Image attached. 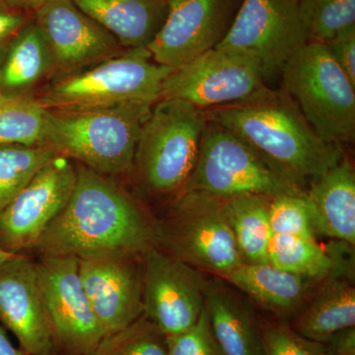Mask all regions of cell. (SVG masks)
<instances>
[{
	"label": "cell",
	"instance_id": "obj_1",
	"mask_svg": "<svg viewBox=\"0 0 355 355\" xmlns=\"http://www.w3.org/2000/svg\"><path fill=\"white\" fill-rule=\"evenodd\" d=\"M69 202L34 250L78 260L135 256L155 246V220L113 177L76 163Z\"/></svg>",
	"mask_w": 355,
	"mask_h": 355
},
{
	"label": "cell",
	"instance_id": "obj_2",
	"mask_svg": "<svg viewBox=\"0 0 355 355\" xmlns=\"http://www.w3.org/2000/svg\"><path fill=\"white\" fill-rule=\"evenodd\" d=\"M205 112L207 120L302 183L322 176L343 157L342 147L322 139L284 90L268 87L246 101Z\"/></svg>",
	"mask_w": 355,
	"mask_h": 355
},
{
	"label": "cell",
	"instance_id": "obj_3",
	"mask_svg": "<svg viewBox=\"0 0 355 355\" xmlns=\"http://www.w3.org/2000/svg\"><path fill=\"white\" fill-rule=\"evenodd\" d=\"M153 105L130 103L85 111L49 110L44 144L58 155L107 176L132 174L140 132Z\"/></svg>",
	"mask_w": 355,
	"mask_h": 355
},
{
	"label": "cell",
	"instance_id": "obj_4",
	"mask_svg": "<svg viewBox=\"0 0 355 355\" xmlns=\"http://www.w3.org/2000/svg\"><path fill=\"white\" fill-rule=\"evenodd\" d=\"M154 62L147 48L121 55L67 76L55 77L34 97L50 111H85L130 103L155 104L173 71Z\"/></svg>",
	"mask_w": 355,
	"mask_h": 355
},
{
	"label": "cell",
	"instance_id": "obj_5",
	"mask_svg": "<svg viewBox=\"0 0 355 355\" xmlns=\"http://www.w3.org/2000/svg\"><path fill=\"white\" fill-rule=\"evenodd\" d=\"M207 118L203 110L180 99L158 100L142 125L133 172L155 195L183 190L197 164Z\"/></svg>",
	"mask_w": 355,
	"mask_h": 355
},
{
	"label": "cell",
	"instance_id": "obj_6",
	"mask_svg": "<svg viewBox=\"0 0 355 355\" xmlns=\"http://www.w3.org/2000/svg\"><path fill=\"white\" fill-rule=\"evenodd\" d=\"M155 247L198 270L220 277L244 263L225 198L181 191L155 220Z\"/></svg>",
	"mask_w": 355,
	"mask_h": 355
},
{
	"label": "cell",
	"instance_id": "obj_7",
	"mask_svg": "<svg viewBox=\"0 0 355 355\" xmlns=\"http://www.w3.org/2000/svg\"><path fill=\"white\" fill-rule=\"evenodd\" d=\"M182 191L220 198L305 195L304 183L216 121L207 120L197 164ZM180 193V191H179Z\"/></svg>",
	"mask_w": 355,
	"mask_h": 355
},
{
	"label": "cell",
	"instance_id": "obj_8",
	"mask_svg": "<svg viewBox=\"0 0 355 355\" xmlns=\"http://www.w3.org/2000/svg\"><path fill=\"white\" fill-rule=\"evenodd\" d=\"M284 90L322 139L342 146L355 139V85L326 44L308 42L284 65Z\"/></svg>",
	"mask_w": 355,
	"mask_h": 355
},
{
	"label": "cell",
	"instance_id": "obj_9",
	"mask_svg": "<svg viewBox=\"0 0 355 355\" xmlns=\"http://www.w3.org/2000/svg\"><path fill=\"white\" fill-rule=\"evenodd\" d=\"M261 65L236 51L214 48L174 69L163 83L161 99H180L207 110L251 99L268 88Z\"/></svg>",
	"mask_w": 355,
	"mask_h": 355
},
{
	"label": "cell",
	"instance_id": "obj_10",
	"mask_svg": "<svg viewBox=\"0 0 355 355\" xmlns=\"http://www.w3.org/2000/svg\"><path fill=\"white\" fill-rule=\"evenodd\" d=\"M307 43L299 0H242L227 35L216 48L254 58L268 80L282 73Z\"/></svg>",
	"mask_w": 355,
	"mask_h": 355
},
{
	"label": "cell",
	"instance_id": "obj_11",
	"mask_svg": "<svg viewBox=\"0 0 355 355\" xmlns=\"http://www.w3.org/2000/svg\"><path fill=\"white\" fill-rule=\"evenodd\" d=\"M36 261L58 354H92L104 336L84 289L78 259L39 256Z\"/></svg>",
	"mask_w": 355,
	"mask_h": 355
},
{
	"label": "cell",
	"instance_id": "obj_12",
	"mask_svg": "<svg viewBox=\"0 0 355 355\" xmlns=\"http://www.w3.org/2000/svg\"><path fill=\"white\" fill-rule=\"evenodd\" d=\"M76 182V164L55 155L0 214V247L14 254L34 251L69 202Z\"/></svg>",
	"mask_w": 355,
	"mask_h": 355
},
{
	"label": "cell",
	"instance_id": "obj_13",
	"mask_svg": "<svg viewBox=\"0 0 355 355\" xmlns=\"http://www.w3.org/2000/svg\"><path fill=\"white\" fill-rule=\"evenodd\" d=\"M144 312L166 336L189 330L205 309L207 279L200 270L153 247L142 254Z\"/></svg>",
	"mask_w": 355,
	"mask_h": 355
},
{
	"label": "cell",
	"instance_id": "obj_14",
	"mask_svg": "<svg viewBox=\"0 0 355 355\" xmlns=\"http://www.w3.org/2000/svg\"><path fill=\"white\" fill-rule=\"evenodd\" d=\"M242 0H167V12L147 46L154 62L172 69L189 64L225 38Z\"/></svg>",
	"mask_w": 355,
	"mask_h": 355
},
{
	"label": "cell",
	"instance_id": "obj_15",
	"mask_svg": "<svg viewBox=\"0 0 355 355\" xmlns=\"http://www.w3.org/2000/svg\"><path fill=\"white\" fill-rule=\"evenodd\" d=\"M34 19L48 42L55 77L88 69L125 51L72 0H44Z\"/></svg>",
	"mask_w": 355,
	"mask_h": 355
},
{
	"label": "cell",
	"instance_id": "obj_16",
	"mask_svg": "<svg viewBox=\"0 0 355 355\" xmlns=\"http://www.w3.org/2000/svg\"><path fill=\"white\" fill-rule=\"evenodd\" d=\"M0 324L26 355H60L40 286L36 259L16 254L0 265Z\"/></svg>",
	"mask_w": 355,
	"mask_h": 355
},
{
	"label": "cell",
	"instance_id": "obj_17",
	"mask_svg": "<svg viewBox=\"0 0 355 355\" xmlns=\"http://www.w3.org/2000/svg\"><path fill=\"white\" fill-rule=\"evenodd\" d=\"M79 272L103 336L144 315L142 254L79 260Z\"/></svg>",
	"mask_w": 355,
	"mask_h": 355
},
{
	"label": "cell",
	"instance_id": "obj_18",
	"mask_svg": "<svg viewBox=\"0 0 355 355\" xmlns=\"http://www.w3.org/2000/svg\"><path fill=\"white\" fill-rule=\"evenodd\" d=\"M218 279H207L205 297L217 343L225 355H265L261 322L253 306L241 292Z\"/></svg>",
	"mask_w": 355,
	"mask_h": 355
},
{
	"label": "cell",
	"instance_id": "obj_19",
	"mask_svg": "<svg viewBox=\"0 0 355 355\" xmlns=\"http://www.w3.org/2000/svg\"><path fill=\"white\" fill-rule=\"evenodd\" d=\"M218 277L282 321L295 316L312 294L314 284L324 282L286 272L270 263L245 261Z\"/></svg>",
	"mask_w": 355,
	"mask_h": 355
},
{
	"label": "cell",
	"instance_id": "obj_20",
	"mask_svg": "<svg viewBox=\"0 0 355 355\" xmlns=\"http://www.w3.org/2000/svg\"><path fill=\"white\" fill-rule=\"evenodd\" d=\"M306 198L316 231L350 246L355 244V172L347 158L313 180Z\"/></svg>",
	"mask_w": 355,
	"mask_h": 355
},
{
	"label": "cell",
	"instance_id": "obj_21",
	"mask_svg": "<svg viewBox=\"0 0 355 355\" xmlns=\"http://www.w3.org/2000/svg\"><path fill=\"white\" fill-rule=\"evenodd\" d=\"M125 50L147 48L167 12V0H72Z\"/></svg>",
	"mask_w": 355,
	"mask_h": 355
},
{
	"label": "cell",
	"instance_id": "obj_22",
	"mask_svg": "<svg viewBox=\"0 0 355 355\" xmlns=\"http://www.w3.org/2000/svg\"><path fill=\"white\" fill-rule=\"evenodd\" d=\"M291 320L301 336L324 343L338 331L355 327V288L352 277L336 272L324 280Z\"/></svg>",
	"mask_w": 355,
	"mask_h": 355
},
{
	"label": "cell",
	"instance_id": "obj_23",
	"mask_svg": "<svg viewBox=\"0 0 355 355\" xmlns=\"http://www.w3.org/2000/svg\"><path fill=\"white\" fill-rule=\"evenodd\" d=\"M51 74L53 60L50 48L34 19L8 44L0 76V93L29 94L33 88Z\"/></svg>",
	"mask_w": 355,
	"mask_h": 355
},
{
	"label": "cell",
	"instance_id": "obj_24",
	"mask_svg": "<svg viewBox=\"0 0 355 355\" xmlns=\"http://www.w3.org/2000/svg\"><path fill=\"white\" fill-rule=\"evenodd\" d=\"M224 198L229 221L243 261L251 263H270L268 245L272 232L268 205L272 198L261 196Z\"/></svg>",
	"mask_w": 355,
	"mask_h": 355
},
{
	"label": "cell",
	"instance_id": "obj_25",
	"mask_svg": "<svg viewBox=\"0 0 355 355\" xmlns=\"http://www.w3.org/2000/svg\"><path fill=\"white\" fill-rule=\"evenodd\" d=\"M270 265L286 272L315 280H324L343 272L335 257L318 244L316 239L291 235H272L268 245Z\"/></svg>",
	"mask_w": 355,
	"mask_h": 355
},
{
	"label": "cell",
	"instance_id": "obj_26",
	"mask_svg": "<svg viewBox=\"0 0 355 355\" xmlns=\"http://www.w3.org/2000/svg\"><path fill=\"white\" fill-rule=\"evenodd\" d=\"M48 114L31 94L0 93V144L44 146Z\"/></svg>",
	"mask_w": 355,
	"mask_h": 355
},
{
	"label": "cell",
	"instance_id": "obj_27",
	"mask_svg": "<svg viewBox=\"0 0 355 355\" xmlns=\"http://www.w3.org/2000/svg\"><path fill=\"white\" fill-rule=\"evenodd\" d=\"M55 155L46 146L0 144V214Z\"/></svg>",
	"mask_w": 355,
	"mask_h": 355
},
{
	"label": "cell",
	"instance_id": "obj_28",
	"mask_svg": "<svg viewBox=\"0 0 355 355\" xmlns=\"http://www.w3.org/2000/svg\"><path fill=\"white\" fill-rule=\"evenodd\" d=\"M308 42L327 43L355 26V0H299Z\"/></svg>",
	"mask_w": 355,
	"mask_h": 355
},
{
	"label": "cell",
	"instance_id": "obj_29",
	"mask_svg": "<svg viewBox=\"0 0 355 355\" xmlns=\"http://www.w3.org/2000/svg\"><path fill=\"white\" fill-rule=\"evenodd\" d=\"M91 355H168L167 338L142 315L127 328L103 336Z\"/></svg>",
	"mask_w": 355,
	"mask_h": 355
},
{
	"label": "cell",
	"instance_id": "obj_30",
	"mask_svg": "<svg viewBox=\"0 0 355 355\" xmlns=\"http://www.w3.org/2000/svg\"><path fill=\"white\" fill-rule=\"evenodd\" d=\"M272 235H291L315 239L316 230L305 195H286L273 198L268 205Z\"/></svg>",
	"mask_w": 355,
	"mask_h": 355
},
{
	"label": "cell",
	"instance_id": "obj_31",
	"mask_svg": "<svg viewBox=\"0 0 355 355\" xmlns=\"http://www.w3.org/2000/svg\"><path fill=\"white\" fill-rule=\"evenodd\" d=\"M261 324L265 355H326L324 343L301 336L287 321Z\"/></svg>",
	"mask_w": 355,
	"mask_h": 355
},
{
	"label": "cell",
	"instance_id": "obj_32",
	"mask_svg": "<svg viewBox=\"0 0 355 355\" xmlns=\"http://www.w3.org/2000/svg\"><path fill=\"white\" fill-rule=\"evenodd\" d=\"M166 338L168 355H225L212 333L205 308L191 328Z\"/></svg>",
	"mask_w": 355,
	"mask_h": 355
},
{
	"label": "cell",
	"instance_id": "obj_33",
	"mask_svg": "<svg viewBox=\"0 0 355 355\" xmlns=\"http://www.w3.org/2000/svg\"><path fill=\"white\" fill-rule=\"evenodd\" d=\"M324 44L336 64L355 85V26L338 33Z\"/></svg>",
	"mask_w": 355,
	"mask_h": 355
},
{
	"label": "cell",
	"instance_id": "obj_34",
	"mask_svg": "<svg viewBox=\"0 0 355 355\" xmlns=\"http://www.w3.org/2000/svg\"><path fill=\"white\" fill-rule=\"evenodd\" d=\"M33 20L31 13L10 6L6 0H0V44L9 43Z\"/></svg>",
	"mask_w": 355,
	"mask_h": 355
},
{
	"label": "cell",
	"instance_id": "obj_35",
	"mask_svg": "<svg viewBox=\"0 0 355 355\" xmlns=\"http://www.w3.org/2000/svg\"><path fill=\"white\" fill-rule=\"evenodd\" d=\"M324 345L326 355H355V327L338 331Z\"/></svg>",
	"mask_w": 355,
	"mask_h": 355
},
{
	"label": "cell",
	"instance_id": "obj_36",
	"mask_svg": "<svg viewBox=\"0 0 355 355\" xmlns=\"http://www.w3.org/2000/svg\"><path fill=\"white\" fill-rule=\"evenodd\" d=\"M0 355H26L20 347H15L6 333V329L0 324Z\"/></svg>",
	"mask_w": 355,
	"mask_h": 355
},
{
	"label": "cell",
	"instance_id": "obj_37",
	"mask_svg": "<svg viewBox=\"0 0 355 355\" xmlns=\"http://www.w3.org/2000/svg\"><path fill=\"white\" fill-rule=\"evenodd\" d=\"M10 6L24 10L26 12L34 14L35 11L42 6L44 0H6Z\"/></svg>",
	"mask_w": 355,
	"mask_h": 355
},
{
	"label": "cell",
	"instance_id": "obj_38",
	"mask_svg": "<svg viewBox=\"0 0 355 355\" xmlns=\"http://www.w3.org/2000/svg\"><path fill=\"white\" fill-rule=\"evenodd\" d=\"M15 254H16L10 253V252L6 251V250L2 249V248L0 247V265L6 263V261L10 260Z\"/></svg>",
	"mask_w": 355,
	"mask_h": 355
},
{
	"label": "cell",
	"instance_id": "obj_39",
	"mask_svg": "<svg viewBox=\"0 0 355 355\" xmlns=\"http://www.w3.org/2000/svg\"><path fill=\"white\" fill-rule=\"evenodd\" d=\"M9 43H10V42H9ZM9 43L0 44V76H1L2 65H3L4 58H6Z\"/></svg>",
	"mask_w": 355,
	"mask_h": 355
}]
</instances>
